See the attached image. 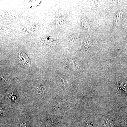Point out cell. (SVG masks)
I'll use <instances>...</instances> for the list:
<instances>
[{"label": "cell", "instance_id": "7a4b0ae2", "mask_svg": "<svg viewBox=\"0 0 127 127\" xmlns=\"http://www.w3.org/2000/svg\"><path fill=\"white\" fill-rule=\"evenodd\" d=\"M18 59L21 65L23 67L27 68L30 65V59L27 55L22 52H20L18 54Z\"/></svg>", "mask_w": 127, "mask_h": 127}, {"label": "cell", "instance_id": "277c9868", "mask_svg": "<svg viewBox=\"0 0 127 127\" xmlns=\"http://www.w3.org/2000/svg\"><path fill=\"white\" fill-rule=\"evenodd\" d=\"M90 37L89 39H87V40L84 43H83V47L84 49L86 50H87L89 48L90 46Z\"/></svg>", "mask_w": 127, "mask_h": 127}, {"label": "cell", "instance_id": "6da1fadb", "mask_svg": "<svg viewBox=\"0 0 127 127\" xmlns=\"http://www.w3.org/2000/svg\"><path fill=\"white\" fill-rule=\"evenodd\" d=\"M115 93L120 97H123L127 95V82H117L114 87Z\"/></svg>", "mask_w": 127, "mask_h": 127}, {"label": "cell", "instance_id": "5b68a950", "mask_svg": "<svg viewBox=\"0 0 127 127\" xmlns=\"http://www.w3.org/2000/svg\"><path fill=\"white\" fill-rule=\"evenodd\" d=\"M82 25L84 26V27L87 28L89 29L90 28V25L89 23L85 19H83L82 21Z\"/></svg>", "mask_w": 127, "mask_h": 127}, {"label": "cell", "instance_id": "3957f363", "mask_svg": "<svg viewBox=\"0 0 127 127\" xmlns=\"http://www.w3.org/2000/svg\"><path fill=\"white\" fill-rule=\"evenodd\" d=\"M115 16H116V17H114V23H115V25H117V26L118 22L120 20V18L122 16V14L120 12V13H118V14H116Z\"/></svg>", "mask_w": 127, "mask_h": 127}]
</instances>
